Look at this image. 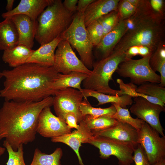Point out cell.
<instances>
[{"mask_svg":"<svg viewBox=\"0 0 165 165\" xmlns=\"http://www.w3.org/2000/svg\"><path fill=\"white\" fill-rule=\"evenodd\" d=\"M58 73L53 67L32 63L0 71V79H5L0 97L5 101H38L54 96L51 85Z\"/></svg>","mask_w":165,"mask_h":165,"instance_id":"1","label":"cell"},{"mask_svg":"<svg viewBox=\"0 0 165 165\" xmlns=\"http://www.w3.org/2000/svg\"><path fill=\"white\" fill-rule=\"evenodd\" d=\"M53 100L50 96L38 101H5L0 109V140L5 139L16 151L21 145L33 141L39 114Z\"/></svg>","mask_w":165,"mask_h":165,"instance_id":"2","label":"cell"},{"mask_svg":"<svg viewBox=\"0 0 165 165\" xmlns=\"http://www.w3.org/2000/svg\"><path fill=\"white\" fill-rule=\"evenodd\" d=\"M136 11L126 20L127 30L113 51L124 52L134 46H145L154 51L164 37L165 16L156 12L149 0H139Z\"/></svg>","mask_w":165,"mask_h":165,"instance_id":"3","label":"cell"},{"mask_svg":"<svg viewBox=\"0 0 165 165\" xmlns=\"http://www.w3.org/2000/svg\"><path fill=\"white\" fill-rule=\"evenodd\" d=\"M75 13L65 9L62 0H53L37 19L35 39L41 45L60 36L71 24Z\"/></svg>","mask_w":165,"mask_h":165,"instance_id":"4","label":"cell"},{"mask_svg":"<svg viewBox=\"0 0 165 165\" xmlns=\"http://www.w3.org/2000/svg\"><path fill=\"white\" fill-rule=\"evenodd\" d=\"M125 59V52L113 51L108 56L94 64L91 73L82 82L84 89L107 94L122 95L120 90L112 89L109 82L119 64Z\"/></svg>","mask_w":165,"mask_h":165,"instance_id":"5","label":"cell"},{"mask_svg":"<svg viewBox=\"0 0 165 165\" xmlns=\"http://www.w3.org/2000/svg\"><path fill=\"white\" fill-rule=\"evenodd\" d=\"M78 52L81 60L88 69L93 68V46L89 38L84 23V13H75L73 20L67 29L61 35Z\"/></svg>","mask_w":165,"mask_h":165,"instance_id":"6","label":"cell"},{"mask_svg":"<svg viewBox=\"0 0 165 165\" xmlns=\"http://www.w3.org/2000/svg\"><path fill=\"white\" fill-rule=\"evenodd\" d=\"M98 148L100 157L108 159L115 156L119 165H131L134 161L133 154L137 146L129 142L121 141L93 135L84 143Z\"/></svg>","mask_w":165,"mask_h":165,"instance_id":"7","label":"cell"},{"mask_svg":"<svg viewBox=\"0 0 165 165\" xmlns=\"http://www.w3.org/2000/svg\"><path fill=\"white\" fill-rule=\"evenodd\" d=\"M151 55L137 60L126 58L119 64L116 72L121 76L129 78L135 85L147 82L159 84L160 75L153 70L149 64Z\"/></svg>","mask_w":165,"mask_h":165,"instance_id":"8","label":"cell"},{"mask_svg":"<svg viewBox=\"0 0 165 165\" xmlns=\"http://www.w3.org/2000/svg\"><path fill=\"white\" fill-rule=\"evenodd\" d=\"M138 131V144L144 148L151 165L165 159V136L144 122Z\"/></svg>","mask_w":165,"mask_h":165,"instance_id":"9","label":"cell"},{"mask_svg":"<svg viewBox=\"0 0 165 165\" xmlns=\"http://www.w3.org/2000/svg\"><path fill=\"white\" fill-rule=\"evenodd\" d=\"M55 52L53 68L58 73L68 74L79 72L90 75L91 70L88 68L77 57L69 42L61 39Z\"/></svg>","mask_w":165,"mask_h":165,"instance_id":"10","label":"cell"},{"mask_svg":"<svg viewBox=\"0 0 165 165\" xmlns=\"http://www.w3.org/2000/svg\"><path fill=\"white\" fill-rule=\"evenodd\" d=\"M53 97V105L57 117L64 120L66 114L72 112L75 115L78 123L84 117L80 110V106L84 97L80 91L67 88L57 91Z\"/></svg>","mask_w":165,"mask_h":165,"instance_id":"11","label":"cell"},{"mask_svg":"<svg viewBox=\"0 0 165 165\" xmlns=\"http://www.w3.org/2000/svg\"><path fill=\"white\" fill-rule=\"evenodd\" d=\"M134 101L130 109L131 112L148 124L162 136H165L160 119V113L165 111L164 107L141 97H135Z\"/></svg>","mask_w":165,"mask_h":165,"instance_id":"12","label":"cell"},{"mask_svg":"<svg viewBox=\"0 0 165 165\" xmlns=\"http://www.w3.org/2000/svg\"><path fill=\"white\" fill-rule=\"evenodd\" d=\"M50 107L45 108L41 112L38 120L37 132L43 137L51 138L71 133V129L65 121L54 115Z\"/></svg>","mask_w":165,"mask_h":165,"instance_id":"13","label":"cell"},{"mask_svg":"<svg viewBox=\"0 0 165 165\" xmlns=\"http://www.w3.org/2000/svg\"><path fill=\"white\" fill-rule=\"evenodd\" d=\"M79 124L78 129L69 134L52 138L51 141L53 142L63 143L69 146L75 153L79 164L80 165H84L79 153V148L82 143H84L93 135L83 120Z\"/></svg>","mask_w":165,"mask_h":165,"instance_id":"14","label":"cell"},{"mask_svg":"<svg viewBox=\"0 0 165 165\" xmlns=\"http://www.w3.org/2000/svg\"><path fill=\"white\" fill-rule=\"evenodd\" d=\"M10 18L18 32V45H24L31 49L34 44L37 27V20H33L28 16L22 14L16 15Z\"/></svg>","mask_w":165,"mask_h":165,"instance_id":"15","label":"cell"},{"mask_svg":"<svg viewBox=\"0 0 165 165\" xmlns=\"http://www.w3.org/2000/svg\"><path fill=\"white\" fill-rule=\"evenodd\" d=\"M92 133L93 135L129 142L136 146L139 144L138 131L130 125L119 121L114 126Z\"/></svg>","mask_w":165,"mask_h":165,"instance_id":"16","label":"cell"},{"mask_svg":"<svg viewBox=\"0 0 165 165\" xmlns=\"http://www.w3.org/2000/svg\"><path fill=\"white\" fill-rule=\"evenodd\" d=\"M53 0H21L19 4L12 10L2 13L4 19L19 14L26 15L32 19H37L45 9Z\"/></svg>","mask_w":165,"mask_h":165,"instance_id":"17","label":"cell"},{"mask_svg":"<svg viewBox=\"0 0 165 165\" xmlns=\"http://www.w3.org/2000/svg\"><path fill=\"white\" fill-rule=\"evenodd\" d=\"M127 30L125 20H120L111 31L103 36L96 46L97 51L101 54L102 59L111 54Z\"/></svg>","mask_w":165,"mask_h":165,"instance_id":"18","label":"cell"},{"mask_svg":"<svg viewBox=\"0 0 165 165\" xmlns=\"http://www.w3.org/2000/svg\"><path fill=\"white\" fill-rule=\"evenodd\" d=\"M60 36L35 50L27 63H32L47 67H53L56 49L61 40Z\"/></svg>","mask_w":165,"mask_h":165,"instance_id":"19","label":"cell"},{"mask_svg":"<svg viewBox=\"0 0 165 165\" xmlns=\"http://www.w3.org/2000/svg\"><path fill=\"white\" fill-rule=\"evenodd\" d=\"M119 0H94L87 7L84 13L86 27L92 21L110 12L117 10Z\"/></svg>","mask_w":165,"mask_h":165,"instance_id":"20","label":"cell"},{"mask_svg":"<svg viewBox=\"0 0 165 165\" xmlns=\"http://www.w3.org/2000/svg\"><path fill=\"white\" fill-rule=\"evenodd\" d=\"M19 36L16 26L10 17L0 22V50H5L18 45Z\"/></svg>","mask_w":165,"mask_h":165,"instance_id":"21","label":"cell"},{"mask_svg":"<svg viewBox=\"0 0 165 165\" xmlns=\"http://www.w3.org/2000/svg\"><path fill=\"white\" fill-rule=\"evenodd\" d=\"M35 50L22 45L3 51L2 59L6 63L13 68L27 63Z\"/></svg>","mask_w":165,"mask_h":165,"instance_id":"22","label":"cell"},{"mask_svg":"<svg viewBox=\"0 0 165 165\" xmlns=\"http://www.w3.org/2000/svg\"><path fill=\"white\" fill-rule=\"evenodd\" d=\"M85 73L72 72L68 74L59 73L52 83L51 88L55 93L58 90L67 88H72L79 90L82 88L81 84L88 76Z\"/></svg>","mask_w":165,"mask_h":165,"instance_id":"23","label":"cell"},{"mask_svg":"<svg viewBox=\"0 0 165 165\" xmlns=\"http://www.w3.org/2000/svg\"><path fill=\"white\" fill-rule=\"evenodd\" d=\"M84 97H91L96 98L98 102L97 105L111 103L119 105L121 107L126 108L128 106L132 104V97L126 95L120 96L104 94L97 91L82 88L80 90Z\"/></svg>","mask_w":165,"mask_h":165,"instance_id":"24","label":"cell"},{"mask_svg":"<svg viewBox=\"0 0 165 165\" xmlns=\"http://www.w3.org/2000/svg\"><path fill=\"white\" fill-rule=\"evenodd\" d=\"M165 44L164 40L161 41L150 57L149 63L153 70L160 74L161 80L159 84L161 87L165 86Z\"/></svg>","mask_w":165,"mask_h":165,"instance_id":"25","label":"cell"},{"mask_svg":"<svg viewBox=\"0 0 165 165\" xmlns=\"http://www.w3.org/2000/svg\"><path fill=\"white\" fill-rule=\"evenodd\" d=\"M83 120L92 133L110 128L118 122L117 120L108 116L94 117L87 115L84 117Z\"/></svg>","mask_w":165,"mask_h":165,"instance_id":"26","label":"cell"},{"mask_svg":"<svg viewBox=\"0 0 165 165\" xmlns=\"http://www.w3.org/2000/svg\"><path fill=\"white\" fill-rule=\"evenodd\" d=\"M63 154L60 148H57L50 154L42 153L37 148L35 149L32 160L30 165H62L61 160Z\"/></svg>","mask_w":165,"mask_h":165,"instance_id":"27","label":"cell"},{"mask_svg":"<svg viewBox=\"0 0 165 165\" xmlns=\"http://www.w3.org/2000/svg\"><path fill=\"white\" fill-rule=\"evenodd\" d=\"M80 111L83 117L87 115L94 117L103 116H112L116 112L115 106L112 105L106 108H96L92 106L87 98L83 97L80 106Z\"/></svg>","mask_w":165,"mask_h":165,"instance_id":"28","label":"cell"},{"mask_svg":"<svg viewBox=\"0 0 165 165\" xmlns=\"http://www.w3.org/2000/svg\"><path fill=\"white\" fill-rule=\"evenodd\" d=\"M115 107L116 112L112 117L118 121L126 123L132 126L138 131L141 128L145 122L138 118H134L130 115L128 109L121 107L119 105L112 104Z\"/></svg>","mask_w":165,"mask_h":165,"instance_id":"29","label":"cell"},{"mask_svg":"<svg viewBox=\"0 0 165 165\" xmlns=\"http://www.w3.org/2000/svg\"><path fill=\"white\" fill-rule=\"evenodd\" d=\"M136 91L144 95L157 98L165 104V88L159 84L147 82L137 87Z\"/></svg>","mask_w":165,"mask_h":165,"instance_id":"30","label":"cell"},{"mask_svg":"<svg viewBox=\"0 0 165 165\" xmlns=\"http://www.w3.org/2000/svg\"><path fill=\"white\" fill-rule=\"evenodd\" d=\"M117 82L119 85L122 95L126 94L132 97H141L146 99L149 102L164 107L165 104L159 99L140 93L136 91L137 86L132 82L125 84L120 79H117Z\"/></svg>","mask_w":165,"mask_h":165,"instance_id":"31","label":"cell"},{"mask_svg":"<svg viewBox=\"0 0 165 165\" xmlns=\"http://www.w3.org/2000/svg\"><path fill=\"white\" fill-rule=\"evenodd\" d=\"M3 145L6 149L9 157L6 165H26L24 159L23 145H21L17 151H14L11 146L5 140Z\"/></svg>","mask_w":165,"mask_h":165,"instance_id":"32","label":"cell"},{"mask_svg":"<svg viewBox=\"0 0 165 165\" xmlns=\"http://www.w3.org/2000/svg\"><path fill=\"white\" fill-rule=\"evenodd\" d=\"M88 37L93 46L100 43L104 35L103 27L97 20L92 21L86 27Z\"/></svg>","mask_w":165,"mask_h":165,"instance_id":"33","label":"cell"},{"mask_svg":"<svg viewBox=\"0 0 165 165\" xmlns=\"http://www.w3.org/2000/svg\"><path fill=\"white\" fill-rule=\"evenodd\" d=\"M97 20L103 27L104 35L111 31L120 20L117 10L110 12Z\"/></svg>","mask_w":165,"mask_h":165,"instance_id":"34","label":"cell"},{"mask_svg":"<svg viewBox=\"0 0 165 165\" xmlns=\"http://www.w3.org/2000/svg\"><path fill=\"white\" fill-rule=\"evenodd\" d=\"M136 9V7L128 0H119L117 10L120 20L129 18L134 13Z\"/></svg>","mask_w":165,"mask_h":165,"instance_id":"35","label":"cell"},{"mask_svg":"<svg viewBox=\"0 0 165 165\" xmlns=\"http://www.w3.org/2000/svg\"><path fill=\"white\" fill-rule=\"evenodd\" d=\"M133 153V159L135 165H151L144 148L140 144L135 149Z\"/></svg>","mask_w":165,"mask_h":165,"instance_id":"36","label":"cell"},{"mask_svg":"<svg viewBox=\"0 0 165 165\" xmlns=\"http://www.w3.org/2000/svg\"><path fill=\"white\" fill-rule=\"evenodd\" d=\"M64 121L70 128L79 129V125L78 124L76 117L74 113L72 112L67 113L65 117Z\"/></svg>","mask_w":165,"mask_h":165,"instance_id":"37","label":"cell"},{"mask_svg":"<svg viewBox=\"0 0 165 165\" xmlns=\"http://www.w3.org/2000/svg\"><path fill=\"white\" fill-rule=\"evenodd\" d=\"M153 9L158 13L164 16V1L161 0H149Z\"/></svg>","mask_w":165,"mask_h":165,"instance_id":"38","label":"cell"},{"mask_svg":"<svg viewBox=\"0 0 165 165\" xmlns=\"http://www.w3.org/2000/svg\"><path fill=\"white\" fill-rule=\"evenodd\" d=\"M78 0H65L63 2L64 8L68 11L75 13L76 11Z\"/></svg>","mask_w":165,"mask_h":165,"instance_id":"39","label":"cell"},{"mask_svg":"<svg viewBox=\"0 0 165 165\" xmlns=\"http://www.w3.org/2000/svg\"><path fill=\"white\" fill-rule=\"evenodd\" d=\"M94 0H79L78 1L76 11L84 13L88 6Z\"/></svg>","mask_w":165,"mask_h":165,"instance_id":"40","label":"cell"},{"mask_svg":"<svg viewBox=\"0 0 165 165\" xmlns=\"http://www.w3.org/2000/svg\"><path fill=\"white\" fill-rule=\"evenodd\" d=\"M126 58L132 59L133 57L139 54L138 46H134L129 48L125 52Z\"/></svg>","mask_w":165,"mask_h":165,"instance_id":"41","label":"cell"},{"mask_svg":"<svg viewBox=\"0 0 165 165\" xmlns=\"http://www.w3.org/2000/svg\"><path fill=\"white\" fill-rule=\"evenodd\" d=\"M139 54L142 57L151 55L154 52L149 47L145 46H139Z\"/></svg>","mask_w":165,"mask_h":165,"instance_id":"42","label":"cell"},{"mask_svg":"<svg viewBox=\"0 0 165 165\" xmlns=\"http://www.w3.org/2000/svg\"><path fill=\"white\" fill-rule=\"evenodd\" d=\"M14 2V0H7V3L6 7V9L7 10V12L10 11L13 9V7Z\"/></svg>","mask_w":165,"mask_h":165,"instance_id":"43","label":"cell"},{"mask_svg":"<svg viewBox=\"0 0 165 165\" xmlns=\"http://www.w3.org/2000/svg\"><path fill=\"white\" fill-rule=\"evenodd\" d=\"M151 165H165V159H163L155 164Z\"/></svg>","mask_w":165,"mask_h":165,"instance_id":"44","label":"cell"},{"mask_svg":"<svg viewBox=\"0 0 165 165\" xmlns=\"http://www.w3.org/2000/svg\"><path fill=\"white\" fill-rule=\"evenodd\" d=\"M6 148L0 146V156L3 155L5 151Z\"/></svg>","mask_w":165,"mask_h":165,"instance_id":"45","label":"cell"}]
</instances>
